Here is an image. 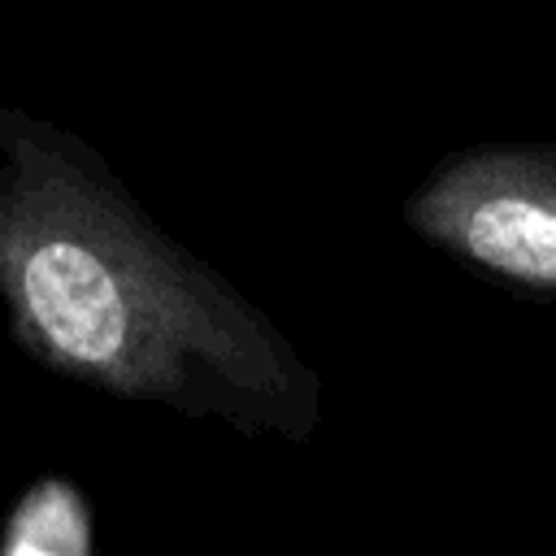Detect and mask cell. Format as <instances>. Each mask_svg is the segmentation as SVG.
<instances>
[{"mask_svg":"<svg viewBox=\"0 0 556 556\" xmlns=\"http://www.w3.org/2000/svg\"><path fill=\"white\" fill-rule=\"evenodd\" d=\"M4 556H87L91 552V513L74 482L43 478L17 500L0 534Z\"/></svg>","mask_w":556,"mask_h":556,"instance_id":"cell-3","label":"cell"},{"mask_svg":"<svg viewBox=\"0 0 556 556\" xmlns=\"http://www.w3.org/2000/svg\"><path fill=\"white\" fill-rule=\"evenodd\" d=\"M0 300L52 374L304 439L317 378L222 274L165 239L74 139L0 109Z\"/></svg>","mask_w":556,"mask_h":556,"instance_id":"cell-1","label":"cell"},{"mask_svg":"<svg viewBox=\"0 0 556 556\" xmlns=\"http://www.w3.org/2000/svg\"><path fill=\"white\" fill-rule=\"evenodd\" d=\"M404 222L495 282L556 295V139H504L443 156Z\"/></svg>","mask_w":556,"mask_h":556,"instance_id":"cell-2","label":"cell"}]
</instances>
